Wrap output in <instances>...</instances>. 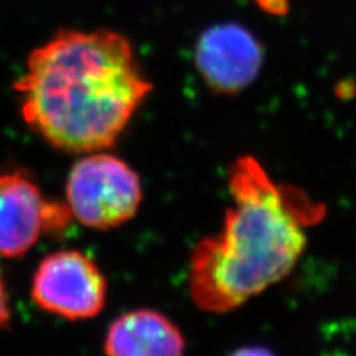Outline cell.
<instances>
[{"instance_id":"cell-1","label":"cell","mask_w":356,"mask_h":356,"mask_svg":"<svg viewBox=\"0 0 356 356\" xmlns=\"http://www.w3.org/2000/svg\"><path fill=\"white\" fill-rule=\"evenodd\" d=\"M26 124L67 153L107 150L152 91L131 42L111 30H63L15 82Z\"/></svg>"},{"instance_id":"cell-2","label":"cell","mask_w":356,"mask_h":356,"mask_svg":"<svg viewBox=\"0 0 356 356\" xmlns=\"http://www.w3.org/2000/svg\"><path fill=\"white\" fill-rule=\"evenodd\" d=\"M232 204L221 229L191 255L188 291L209 314H227L281 282L305 252L306 227L325 211L302 191L276 183L252 156L229 170Z\"/></svg>"},{"instance_id":"cell-3","label":"cell","mask_w":356,"mask_h":356,"mask_svg":"<svg viewBox=\"0 0 356 356\" xmlns=\"http://www.w3.org/2000/svg\"><path fill=\"white\" fill-rule=\"evenodd\" d=\"M141 202L140 175L104 150L82 156L67 177L65 205L85 227L116 229L138 213Z\"/></svg>"},{"instance_id":"cell-4","label":"cell","mask_w":356,"mask_h":356,"mask_svg":"<svg viewBox=\"0 0 356 356\" xmlns=\"http://www.w3.org/2000/svg\"><path fill=\"white\" fill-rule=\"evenodd\" d=\"M31 298L42 310L67 321L99 315L107 300V281L98 264L76 250L44 257L31 281Z\"/></svg>"},{"instance_id":"cell-5","label":"cell","mask_w":356,"mask_h":356,"mask_svg":"<svg viewBox=\"0 0 356 356\" xmlns=\"http://www.w3.org/2000/svg\"><path fill=\"white\" fill-rule=\"evenodd\" d=\"M67 205L44 197L22 172L0 175V255L21 257L43 235L60 232L72 220Z\"/></svg>"},{"instance_id":"cell-6","label":"cell","mask_w":356,"mask_h":356,"mask_svg":"<svg viewBox=\"0 0 356 356\" xmlns=\"http://www.w3.org/2000/svg\"><path fill=\"white\" fill-rule=\"evenodd\" d=\"M195 63L208 88L233 95L250 86L261 70L263 48L239 24H218L199 38Z\"/></svg>"},{"instance_id":"cell-7","label":"cell","mask_w":356,"mask_h":356,"mask_svg":"<svg viewBox=\"0 0 356 356\" xmlns=\"http://www.w3.org/2000/svg\"><path fill=\"white\" fill-rule=\"evenodd\" d=\"M106 356H184L186 340L174 322L152 309L129 310L107 330Z\"/></svg>"},{"instance_id":"cell-8","label":"cell","mask_w":356,"mask_h":356,"mask_svg":"<svg viewBox=\"0 0 356 356\" xmlns=\"http://www.w3.org/2000/svg\"><path fill=\"white\" fill-rule=\"evenodd\" d=\"M10 319V310H9V302L5 285L0 280V328L5 327Z\"/></svg>"},{"instance_id":"cell-9","label":"cell","mask_w":356,"mask_h":356,"mask_svg":"<svg viewBox=\"0 0 356 356\" xmlns=\"http://www.w3.org/2000/svg\"><path fill=\"white\" fill-rule=\"evenodd\" d=\"M229 356H275L270 350H267L260 346H248V348H241L230 353Z\"/></svg>"}]
</instances>
